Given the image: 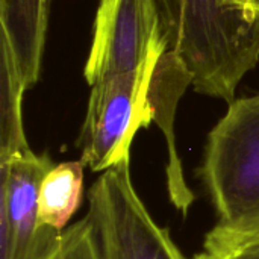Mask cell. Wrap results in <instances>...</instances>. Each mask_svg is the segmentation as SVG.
I'll list each match as a JSON object with an SVG mask.
<instances>
[{
    "mask_svg": "<svg viewBox=\"0 0 259 259\" xmlns=\"http://www.w3.org/2000/svg\"><path fill=\"white\" fill-rule=\"evenodd\" d=\"M199 173L219 225L259 212V94L229 103L208 134Z\"/></svg>",
    "mask_w": 259,
    "mask_h": 259,
    "instance_id": "obj_2",
    "label": "cell"
},
{
    "mask_svg": "<svg viewBox=\"0 0 259 259\" xmlns=\"http://www.w3.org/2000/svg\"><path fill=\"white\" fill-rule=\"evenodd\" d=\"M47 259H99L87 215L62 232L58 247Z\"/></svg>",
    "mask_w": 259,
    "mask_h": 259,
    "instance_id": "obj_11",
    "label": "cell"
},
{
    "mask_svg": "<svg viewBox=\"0 0 259 259\" xmlns=\"http://www.w3.org/2000/svg\"><path fill=\"white\" fill-rule=\"evenodd\" d=\"M167 52L155 0H100L83 68L90 87L155 64Z\"/></svg>",
    "mask_w": 259,
    "mask_h": 259,
    "instance_id": "obj_5",
    "label": "cell"
},
{
    "mask_svg": "<svg viewBox=\"0 0 259 259\" xmlns=\"http://www.w3.org/2000/svg\"><path fill=\"white\" fill-rule=\"evenodd\" d=\"M27 87L5 36L0 35V162L30 155L23 123V97Z\"/></svg>",
    "mask_w": 259,
    "mask_h": 259,
    "instance_id": "obj_8",
    "label": "cell"
},
{
    "mask_svg": "<svg viewBox=\"0 0 259 259\" xmlns=\"http://www.w3.org/2000/svg\"><path fill=\"white\" fill-rule=\"evenodd\" d=\"M156 64L91 87L88 109L76 143L82 164L91 171L103 173L131 159L137 132L152 123L147 94Z\"/></svg>",
    "mask_w": 259,
    "mask_h": 259,
    "instance_id": "obj_4",
    "label": "cell"
},
{
    "mask_svg": "<svg viewBox=\"0 0 259 259\" xmlns=\"http://www.w3.org/2000/svg\"><path fill=\"white\" fill-rule=\"evenodd\" d=\"M49 0H0V35L6 38L27 88L39 80Z\"/></svg>",
    "mask_w": 259,
    "mask_h": 259,
    "instance_id": "obj_7",
    "label": "cell"
},
{
    "mask_svg": "<svg viewBox=\"0 0 259 259\" xmlns=\"http://www.w3.org/2000/svg\"><path fill=\"white\" fill-rule=\"evenodd\" d=\"M82 161H67L53 165L44 176L38 194V215L42 226L58 232L67 229L83 197Z\"/></svg>",
    "mask_w": 259,
    "mask_h": 259,
    "instance_id": "obj_9",
    "label": "cell"
},
{
    "mask_svg": "<svg viewBox=\"0 0 259 259\" xmlns=\"http://www.w3.org/2000/svg\"><path fill=\"white\" fill-rule=\"evenodd\" d=\"M87 217L99 259H187L138 196L131 159L100 173L88 191Z\"/></svg>",
    "mask_w": 259,
    "mask_h": 259,
    "instance_id": "obj_3",
    "label": "cell"
},
{
    "mask_svg": "<svg viewBox=\"0 0 259 259\" xmlns=\"http://www.w3.org/2000/svg\"><path fill=\"white\" fill-rule=\"evenodd\" d=\"M225 5L243 12L249 20L259 21V0H223Z\"/></svg>",
    "mask_w": 259,
    "mask_h": 259,
    "instance_id": "obj_12",
    "label": "cell"
},
{
    "mask_svg": "<svg viewBox=\"0 0 259 259\" xmlns=\"http://www.w3.org/2000/svg\"><path fill=\"white\" fill-rule=\"evenodd\" d=\"M167 50L193 74L196 93L232 103L259 62V21L223 0H155Z\"/></svg>",
    "mask_w": 259,
    "mask_h": 259,
    "instance_id": "obj_1",
    "label": "cell"
},
{
    "mask_svg": "<svg viewBox=\"0 0 259 259\" xmlns=\"http://www.w3.org/2000/svg\"><path fill=\"white\" fill-rule=\"evenodd\" d=\"M55 164L44 152L0 162V259H47L62 232L42 226L38 194Z\"/></svg>",
    "mask_w": 259,
    "mask_h": 259,
    "instance_id": "obj_6",
    "label": "cell"
},
{
    "mask_svg": "<svg viewBox=\"0 0 259 259\" xmlns=\"http://www.w3.org/2000/svg\"><path fill=\"white\" fill-rule=\"evenodd\" d=\"M194 259H259V212L215 225Z\"/></svg>",
    "mask_w": 259,
    "mask_h": 259,
    "instance_id": "obj_10",
    "label": "cell"
}]
</instances>
